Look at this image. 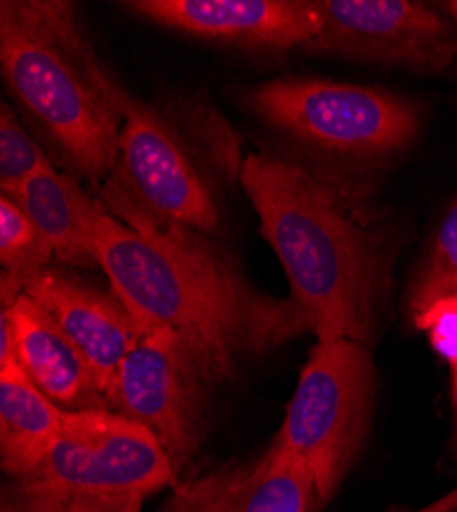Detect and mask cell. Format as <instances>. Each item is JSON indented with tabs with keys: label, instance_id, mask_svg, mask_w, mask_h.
Masks as SVG:
<instances>
[{
	"label": "cell",
	"instance_id": "obj_19",
	"mask_svg": "<svg viewBox=\"0 0 457 512\" xmlns=\"http://www.w3.org/2000/svg\"><path fill=\"white\" fill-rule=\"evenodd\" d=\"M427 332L433 351L447 363L451 375V400L457 406V295L443 297L412 320Z\"/></svg>",
	"mask_w": 457,
	"mask_h": 512
},
{
	"label": "cell",
	"instance_id": "obj_22",
	"mask_svg": "<svg viewBox=\"0 0 457 512\" xmlns=\"http://www.w3.org/2000/svg\"><path fill=\"white\" fill-rule=\"evenodd\" d=\"M443 13H447L451 17V21L457 25V0H447V3L437 5Z\"/></svg>",
	"mask_w": 457,
	"mask_h": 512
},
{
	"label": "cell",
	"instance_id": "obj_6",
	"mask_svg": "<svg viewBox=\"0 0 457 512\" xmlns=\"http://www.w3.org/2000/svg\"><path fill=\"white\" fill-rule=\"evenodd\" d=\"M376 406V365L369 345L318 340L287 404L275 447L296 455L314 478L318 506L335 498L355 465Z\"/></svg>",
	"mask_w": 457,
	"mask_h": 512
},
{
	"label": "cell",
	"instance_id": "obj_9",
	"mask_svg": "<svg viewBox=\"0 0 457 512\" xmlns=\"http://www.w3.org/2000/svg\"><path fill=\"white\" fill-rule=\"evenodd\" d=\"M320 27L302 50L417 74L445 72L457 58V25L412 0H316Z\"/></svg>",
	"mask_w": 457,
	"mask_h": 512
},
{
	"label": "cell",
	"instance_id": "obj_10",
	"mask_svg": "<svg viewBox=\"0 0 457 512\" xmlns=\"http://www.w3.org/2000/svg\"><path fill=\"white\" fill-rule=\"evenodd\" d=\"M126 7L158 27L265 54L304 50L320 27L316 0H132Z\"/></svg>",
	"mask_w": 457,
	"mask_h": 512
},
{
	"label": "cell",
	"instance_id": "obj_17",
	"mask_svg": "<svg viewBox=\"0 0 457 512\" xmlns=\"http://www.w3.org/2000/svg\"><path fill=\"white\" fill-rule=\"evenodd\" d=\"M54 248L27 213L7 195H0V263L3 271L29 277L48 269Z\"/></svg>",
	"mask_w": 457,
	"mask_h": 512
},
{
	"label": "cell",
	"instance_id": "obj_21",
	"mask_svg": "<svg viewBox=\"0 0 457 512\" xmlns=\"http://www.w3.org/2000/svg\"><path fill=\"white\" fill-rule=\"evenodd\" d=\"M421 512H457V490L451 492V494H447L445 498L437 500L435 504L427 506V508L421 510Z\"/></svg>",
	"mask_w": 457,
	"mask_h": 512
},
{
	"label": "cell",
	"instance_id": "obj_23",
	"mask_svg": "<svg viewBox=\"0 0 457 512\" xmlns=\"http://www.w3.org/2000/svg\"><path fill=\"white\" fill-rule=\"evenodd\" d=\"M451 453L457 457V406H453V435H451Z\"/></svg>",
	"mask_w": 457,
	"mask_h": 512
},
{
	"label": "cell",
	"instance_id": "obj_11",
	"mask_svg": "<svg viewBox=\"0 0 457 512\" xmlns=\"http://www.w3.org/2000/svg\"><path fill=\"white\" fill-rule=\"evenodd\" d=\"M25 293L52 314L78 353L85 357L105 398L121 361L144 332L128 308L113 291H99L50 269L29 277Z\"/></svg>",
	"mask_w": 457,
	"mask_h": 512
},
{
	"label": "cell",
	"instance_id": "obj_5",
	"mask_svg": "<svg viewBox=\"0 0 457 512\" xmlns=\"http://www.w3.org/2000/svg\"><path fill=\"white\" fill-rule=\"evenodd\" d=\"M177 476L171 457L140 422L111 410H68L46 457L5 488L3 512H29L72 496L146 498L175 486Z\"/></svg>",
	"mask_w": 457,
	"mask_h": 512
},
{
	"label": "cell",
	"instance_id": "obj_18",
	"mask_svg": "<svg viewBox=\"0 0 457 512\" xmlns=\"http://www.w3.org/2000/svg\"><path fill=\"white\" fill-rule=\"evenodd\" d=\"M52 166L33 138L23 130L13 109L0 107V191L13 197L29 179Z\"/></svg>",
	"mask_w": 457,
	"mask_h": 512
},
{
	"label": "cell",
	"instance_id": "obj_12",
	"mask_svg": "<svg viewBox=\"0 0 457 512\" xmlns=\"http://www.w3.org/2000/svg\"><path fill=\"white\" fill-rule=\"evenodd\" d=\"M173 488L166 512H314L320 508L308 467L275 445L251 463Z\"/></svg>",
	"mask_w": 457,
	"mask_h": 512
},
{
	"label": "cell",
	"instance_id": "obj_4",
	"mask_svg": "<svg viewBox=\"0 0 457 512\" xmlns=\"http://www.w3.org/2000/svg\"><path fill=\"white\" fill-rule=\"evenodd\" d=\"M244 101L273 132L353 164L388 162L423 130L421 103L365 84L281 76L255 84Z\"/></svg>",
	"mask_w": 457,
	"mask_h": 512
},
{
	"label": "cell",
	"instance_id": "obj_14",
	"mask_svg": "<svg viewBox=\"0 0 457 512\" xmlns=\"http://www.w3.org/2000/svg\"><path fill=\"white\" fill-rule=\"evenodd\" d=\"M52 244L56 259L74 267H93L95 232L109 209L78 183L48 166L11 197Z\"/></svg>",
	"mask_w": 457,
	"mask_h": 512
},
{
	"label": "cell",
	"instance_id": "obj_16",
	"mask_svg": "<svg viewBox=\"0 0 457 512\" xmlns=\"http://www.w3.org/2000/svg\"><path fill=\"white\" fill-rule=\"evenodd\" d=\"M451 295H457V195L435 228L417 271L412 273L404 306L410 320H414Z\"/></svg>",
	"mask_w": 457,
	"mask_h": 512
},
{
	"label": "cell",
	"instance_id": "obj_2",
	"mask_svg": "<svg viewBox=\"0 0 457 512\" xmlns=\"http://www.w3.org/2000/svg\"><path fill=\"white\" fill-rule=\"evenodd\" d=\"M240 185L287 275L292 300L318 340L376 336L388 252L347 203L298 162L248 154Z\"/></svg>",
	"mask_w": 457,
	"mask_h": 512
},
{
	"label": "cell",
	"instance_id": "obj_1",
	"mask_svg": "<svg viewBox=\"0 0 457 512\" xmlns=\"http://www.w3.org/2000/svg\"><path fill=\"white\" fill-rule=\"evenodd\" d=\"M93 254L138 326L175 332L216 386L310 330L292 300L255 289L199 232L136 230L107 213Z\"/></svg>",
	"mask_w": 457,
	"mask_h": 512
},
{
	"label": "cell",
	"instance_id": "obj_8",
	"mask_svg": "<svg viewBox=\"0 0 457 512\" xmlns=\"http://www.w3.org/2000/svg\"><path fill=\"white\" fill-rule=\"evenodd\" d=\"M214 386L175 332L154 328L144 330L121 361L105 400L111 412L146 426L179 474L201 447L207 396Z\"/></svg>",
	"mask_w": 457,
	"mask_h": 512
},
{
	"label": "cell",
	"instance_id": "obj_7",
	"mask_svg": "<svg viewBox=\"0 0 457 512\" xmlns=\"http://www.w3.org/2000/svg\"><path fill=\"white\" fill-rule=\"evenodd\" d=\"M111 216L136 230L212 232L218 207L183 138L154 107L130 97L119 154L103 183Z\"/></svg>",
	"mask_w": 457,
	"mask_h": 512
},
{
	"label": "cell",
	"instance_id": "obj_20",
	"mask_svg": "<svg viewBox=\"0 0 457 512\" xmlns=\"http://www.w3.org/2000/svg\"><path fill=\"white\" fill-rule=\"evenodd\" d=\"M140 496H72L29 512H142Z\"/></svg>",
	"mask_w": 457,
	"mask_h": 512
},
{
	"label": "cell",
	"instance_id": "obj_3",
	"mask_svg": "<svg viewBox=\"0 0 457 512\" xmlns=\"http://www.w3.org/2000/svg\"><path fill=\"white\" fill-rule=\"evenodd\" d=\"M0 68L13 97L76 173L103 187L117 162L132 95L101 64L74 5L3 0Z\"/></svg>",
	"mask_w": 457,
	"mask_h": 512
},
{
	"label": "cell",
	"instance_id": "obj_15",
	"mask_svg": "<svg viewBox=\"0 0 457 512\" xmlns=\"http://www.w3.org/2000/svg\"><path fill=\"white\" fill-rule=\"evenodd\" d=\"M66 412L27 377L23 367L0 371V461L19 478L46 457Z\"/></svg>",
	"mask_w": 457,
	"mask_h": 512
},
{
	"label": "cell",
	"instance_id": "obj_13",
	"mask_svg": "<svg viewBox=\"0 0 457 512\" xmlns=\"http://www.w3.org/2000/svg\"><path fill=\"white\" fill-rule=\"evenodd\" d=\"M0 312L9 318L19 365L52 402L70 412L109 410L85 357L44 306L23 293Z\"/></svg>",
	"mask_w": 457,
	"mask_h": 512
}]
</instances>
